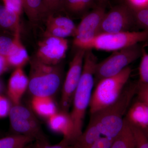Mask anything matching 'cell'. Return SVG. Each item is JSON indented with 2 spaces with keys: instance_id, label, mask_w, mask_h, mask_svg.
<instances>
[{
  "instance_id": "22",
  "label": "cell",
  "mask_w": 148,
  "mask_h": 148,
  "mask_svg": "<svg viewBox=\"0 0 148 148\" xmlns=\"http://www.w3.org/2000/svg\"><path fill=\"white\" fill-rule=\"evenodd\" d=\"M46 26H53L71 30L75 33L77 26L69 17L51 15L48 16L45 21Z\"/></svg>"
},
{
  "instance_id": "27",
  "label": "cell",
  "mask_w": 148,
  "mask_h": 148,
  "mask_svg": "<svg viewBox=\"0 0 148 148\" xmlns=\"http://www.w3.org/2000/svg\"><path fill=\"white\" fill-rule=\"evenodd\" d=\"M130 125L134 137L135 148H148V138L143 130L133 125Z\"/></svg>"
},
{
  "instance_id": "11",
  "label": "cell",
  "mask_w": 148,
  "mask_h": 148,
  "mask_svg": "<svg viewBox=\"0 0 148 148\" xmlns=\"http://www.w3.org/2000/svg\"><path fill=\"white\" fill-rule=\"evenodd\" d=\"M106 13L104 8L98 7L83 16L77 26L74 45L90 40L101 33L102 21Z\"/></svg>"
},
{
  "instance_id": "17",
  "label": "cell",
  "mask_w": 148,
  "mask_h": 148,
  "mask_svg": "<svg viewBox=\"0 0 148 148\" xmlns=\"http://www.w3.org/2000/svg\"><path fill=\"white\" fill-rule=\"evenodd\" d=\"M20 17L0 3V31L14 35L21 30Z\"/></svg>"
},
{
  "instance_id": "5",
  "label": "cell",
  "mask_w": 148,
  "mask_h": 148,
  "mask_svg": "<svg viewBox=\"0 0 148 148\" xmlns=\"http://www.w3.org/2000/svg\"><path fill=\"white\" fill-rule=\"evenodd\" d=\"M148 40V31L117 33H100L89 40L75 45L77 49L114 51Z\"/></svg>"
},
{
  "instance_id": "35",
  "label": "cell",
  "mask_w": 148,
  "mask_h": 148,
  "mask_svg": "<svg viewBox=\"0 0 148 148\" xmlns=\"http://www.w3.org/2000/svg\"><path fill=\"white\" fill-rule=\"evenodd\" d=\"M142 130H143V132H144V133H145L146 136H147L148 138V127H147V128H144V129Z\"/></svg>"
},
{
  "instance_id": "24",
  "label": "cell",
  "mask_w": 148,
  "mask_h": 148,
  "mask_svg": "<svg viewBox=\"0 0 148 148\" xmlns=\"http://www.w3.org/2000/svg\"><path fill=\"white\" fill-rule=\"evenodd\" d=\"M139 68V84L148 85V53L143 47Z\"/></svg>"
},
{
  "instance_id": "34",
  "label": "cell",
  "mask_w": 148,
  "mask_h": 148,
  "mask_svg": "<svg viewBox=\"0 0 148 148\" xmlns=\"http://www.w3.org/2000/svg\"><path fill=\"white\" fill-rule=\"evenodd\" d=\"M128 5L133 11L148 7V0H127Z\"/></svg>"
},
{
  "instance_id": "8",
  "label": "cell",
  "mask_w": 148,
  "mask_h": 148,
  "mask_svg": "<svg viewBox=\"0 0 148 148\" xmlns=\"http://www.w3.org/2000/svg\"><path fill=\"white\" fill-rule=\"evenodd\" d=\"M86 50L78 49L70 63L62 86L61 110L69 112L72 106L74 94L82 74Z\"/></svg>"
},
{
  "instance_id": "12",
  "label": "cell",
  "mask_w": 148,
  "mask_h": 148,
  "mask_svg": "<svg viewBox=\"0 0 148 148\" xmlns=\"http://www.w3.org/2000/svg\"><path fill=\"white\" fill-rule=\"evenodd\" d=\"M49 127L53 132L61 134L63 139L71 145L74 141V126L69 112L60 110L47 119Z\"/></svg>"
},
{
  "instance_id": "31",
  "label": "cell",
  "mask_w": 148,
  "mask_h": 148,
  "mask_svg": "<svg viewBox=\"0 0 148 148\" xmlns=\"http://www.w3.org/2000/svg\"><path fill=\"white\" fill-rule=\"evenodd\" d=\"M114 139L102 136L89 148H110Z\"/></svg>"
},
{
  "instance_id": "1",
  "label": "cell",
  "mask_w": 148,
  "mask_h": 148,
  "mask_svg": "<svg viewBox=\"0 0 148 148\" xmlns=\"http://www.w3.org/2000/svg\"><path fill=\"white\" fill-rule=\"evenodd\" d=\"M98 58L92 50H86L81 77L75 92L70 113L74 126V141L82 133L86 113L89 108Z\"/></svg>"
},
{
  "instance_id": "10",
  "label": "cell",
  "mask_w": 148,
  "mask_h": 148,
  "mask_svg": "<svg viewBox=\"0 0 148 148\" xmlns=\"http://www.w3.org/2000/svg\"><path fill=\"white\" fill-rule=\"evenodd\" d=\"M135 22L134 14L126 5L115 7L103 17L101 33H117L129 31Z\"/></svg>"
},
{
  "instance_id": "21",
  "label": "cell",
  "mask_w": 148,
  "mask_h": 148,
  "mask_svg": "<svg viewBox=\"0 0 148 148\" xmlns=\"http://www.w3.org/2000/svg\"><path fill=\"white\" fill-rule=\"evenodd\" d=\"M93 0H64L63 10L72 15H77L85 11Z\"/></svg>"
},
{
  "instance_id": "28",
  "label": "cell",
  "mask_w": 148,
  "mask_h": 148,
  "mask_svg": "<svg viewBox=\"0 0 148 148\" xmlns=\"http://www.w3.org/2000/svg\"><path fill=\"white\" fill-rule=\"evenodd\" d=\"M135 22L148 31V7L134 11Z\"/></svg>"
},
{
  "instance_id": "16",
  "label": "cell",
  "mask_w": 148,
  "mask_h": 148,
  "mask_svg": "<svg viewBox=\"0 0 148 148\" xmlns=\"http://www.w3.org/2000/svg\"><path fill=\"white\" fill-rule=\"evenodd\" d=\"M23 9L32 24L45 23L47 18L43 0H22Z\"/></svg>"
},
{
  "instance_id": "23",
  "label": "cell",
  "mask_w": 148,
  "mask_h": 148,
  "mask_svg": "<svg viewBox=\"0 0 148 148\" xmlns=\"http://www.w3.org/2000/svg\"><path fill=\"white\" fill-rule=\"evenodd\" d=\"M14 35L0 31V55L6 57L12 49Z\"/></svg>"
},
{
  "instance_id": "7",
  "label": "cell",
  "mask_w": 148,
  "mask_h": 148,
  "mask_svg": "<svg viewBox=\"0 0 148 148\" xmlns=\"http://www.w3.org/2000/svg\"><path fill=\"white\" fill-rule=\"evenodd\" d=\"M8 115L11 126L16 134L29 136L35 141L49 143L39 121L29 109L20 104L14 105Z\"/></svg>"
},
{
  "instance_id": "6",
  "label": "cell",
  "mask_w": 148,
  "mask_h": 148,
  "mask_svg": "<svg viewBox=\"0 0 148 148\" xmlns=\"http://www.w3.org/2000/svg\"><path fill=\"white\" fill-rule=\"evenodd\" d=\"M143 47L139 44L131 46L114 51L103 61L98 62L95 69V84L101 79L117 75L141 57Z\"/></svg>"
},
{
  "instance_id": "33",
  "label": "cell",
  "mask_w": 148,
  "mask_h": 148,
  "mask_svg": "<svg viewBox=\"0 0 148 148\" xmlns=\"http://www.w3.org/2000/svg\"><path fill=\"white\" fill-rule=\"evenodd\" d=\"M136 94L138 99L145 102L148 105V85L140 84L138 83Z\"/></svg>"
},
{
  "instance_id": "14",
  "label": "cell",
  "mask_w": 148,
  "mask_h": 148,
  "mask_svg": "<svg viewBox=\"0 0 148 148\" xmlns=\"http://www.w3.org/2000/svg\"><path fill=\"white\" fill-rule=\"evenodd\" d=\"M125 119L130 125L141 129L148 127V105L138 99L130 106Z\"/></svg>"
},
{
  "instance_id": "32",
  "label": "cell",
  "mask_w": 148,
  "mask_h": 148,
  "mask_svg": "<svg viewBox=\"0 0 148 148\" xmlns=\"http://www.w3.org/2000/svg\"><path fill=\"white\" fill-rule=\"evenodd\" d=\"M11 108L10 103L4 96L0 95V118L8 115Z\"/></svg>"
},
{
  "instance_id": "2",
  "label": "cell",
  "mask_w": 148,
  "mask_h": 148,
  "mask_svg": "<svg viewBox=\"0 0 148 148\" xmlns=\"http://www.w3.org/2000/svg\"><path fill=\"white\" fill-rule=\"evenodd\" d=\"M137 84L126 85L119 98L112 105L90 115L89 123L104 137L115 139L123 128L124 118L134 95Z\"/></svg>"
},
{
  "instance_id": "30",
  "label": "cell",
  "mask_w": 148,
  "mask_h": 148,
  "mask_svg": "<svg viewBox=\"0 0 148 148\" xmlns=\"http://www.w3.org/2000/svg\"><path fill=\"white\" fill-rule=\"evenodd\" d=\"M30 148H72V147L68 141L63 139L60 143L53 145H50L49 143L35 141Z\"/></svg>"
},
{
  "instance_id": "20",
  "label": "cell",
  "mask_w": 148,
  "mask_h": 148,
  "mask_svg": "<svg viewBox=\"0 0 148 148\" xmlns=\"http://www.w3.org/2000/svg\"><path fill=\"white\" fill-rule=\"evenodd\" d=\"M35 140L26 135L15 134L0 139V148H26Z\"/></svg>"
},
{
  "instance_id": "13",
  "label": "cell",
  "mask_w": 148,
  "mask_h": 148,
  "mask_svg": "<svg viewBox=\"0 0 148 148\" xmlns=\"http://www.w3.org/2000/svg\"><path fill=\"white\" fill-rule=\"evenodd\" d=\"M28 85L29 77L23 68L15 69L11 75L8 85V95L13 105L20 104Z\"/></svg>"
},
{
  "instance_id": "36",
  "label": "cell",
  "mask_w": 148,
  "mask_h": 148,
  "mask_svg": "<svg viewBox=\"0 0 148 148\" xmlns=\"http://www.w3.org/2000/svg\"><path fill=\"white\" fill-rule=\"evenodd\" d=\"M99 1L101 2H105L107 0H98Z\"/></svg>"
},
{
  "instance_id": "26",
  "label": "cell",
  "mask_w": 148,
  "mask_h": 148,
  "mask_svg": "<svg viewBox=\"0 0 148 148\" xmlns=\"http://www.w3.org/2000/svg\"><path fill=\"white\" fill-rule=\"evenodd\" d=\"M43 1L47 18L49 15H54L57 12L63 10L64 0H43Z\"/></svg>"
},
{
  "instance_id": "29",
  "label": "cell",
  "mask_w": 148,
  "mask_h": 148,
  "mask_svg": "<svg viewBox=\"0 0 148 148\" xmlns=\"http://www.w3.org/2000/svg\"><path fill=\"white\" fill-rule=\"evenodd\" d=\"M3 5L11 12L21 16L23 9L22 0H1Z\"/></svg>"
},
{
  "instance_id": "19",
  "label": "cell",
  "mask_w": 148,
  "mask_h": 148,
  "mask_svg": "<svg viewBox=\"0 0 148 148\" xmlns=\"http://www.w3.org/2000/svg\"><path fill=\"white\" fill-rule=\"evenodd\" d=\"M110 148H135L132 130L125 118L123 128L114 140Z\"/></svg>"
},
{
  "instance_id": "25",
  "label": "cell",
  "mask_w": 148,
  "mask_h": 148,
  "mask_svg": "<svg viewBox=\"0 0 148 148\" xmlns=\"http://www.w3.org/2000/svg\"><path fill=\"white\" fill-rule=\"evenodd\" d=\"M75 34V32L68 29L53 26H46L44 36H53L66 38L67 37H74Z\"/></svg>"
},
{
  "instance_id": "18",
  "label": "cell",
  "mask_w": 148,
  "mask_h": 148,
  "mask_svg": "<svg viewBox=\"0 0 148 148\" xmlns=\"http://www.w3.org/2000/svg\"><path fill=\"white\" fill-rule=\"evenodd\" d=\"M31 105L36 113L47 119L58 112L55 102L50 96H34Z\"/></svg>"
},
{
  "instance_id": "3",
  "label": "cell",
  "mask_w": 148,
  "mask_h": 148,
  "mask_svg": "<svg viewBox=\"0 0 148 148\" xmlns=\"http://www.w3.org/2000/svg\"><path fill=\"white\" fill-rule=\"evenodd\" d=\"M28 90L34 96H50L62 86L64 69L62 63L50 65L41 62L35 56L30 58Z\"/></svg>"
},
{
  "instance_id": "15",
  "label": "cell",
  "mask_w": 148,
  "mask_h": 148,
  "mask_svg": "<svg viewBox=\"0 0 148 148\" xmlns=\"http://www.w3.org/2000/svg\"><path fill=\"white\" fill-rule=\"evenodd\" d=\"M21 30L14 34V42L12 49L5 57L9 67L22 68L30 61L27 49L21 42L20 38Z\"/></svg>"
},
{
  "instance_id": "9",
  "label": "cell",
  "mask_w": 148,
  "mask_h": 148,
  "mask_svg": "<svg viewBox=\"0 0 148 148\" xmlns=\"http://www.w3.org/2000/svg\"><path fill=\"white\" fill-rule=\"evenodd\" d=\"M44 37L39 43L35 57L48 65L61 64L66 56L69 47L68 40L58 37Z\"/></svg>"
},
{
  "instance_id": "4",
  "label": "cell",
  "mask_w": 148,
  "mask_h": 148,
  "mask_svg": "<svg viewBox=\"0 0 148 148\" xmlns=\"http://www.w3.org/2000/svg\"><path fill=\"white\" fill-rule=\"evenodd\" d=\"M132 71L128 66L117 75L103 78L95 84L88 108L90 115L112 105L118 99Z\"/></svg>"
}]
</instances>
